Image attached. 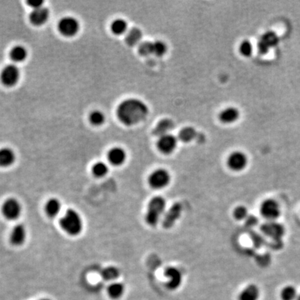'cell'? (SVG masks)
Masks as SVG:
<instances>
[{"mask_svg":"<svg viewBox=\"0 0 300 300\" xmlns=\"http://www.w3.org/2000/svg\"><path fill=\"white\" fill-rule=\"evenodd\" d=\"M3 215L6 219L15 220L21 216L22 214V205L18 199L9 198L6 199L2 205Z\"/></svg>","mask_w":300,"mask_h":300,"instance_id":"obj_10","label":"cell"},{"mask_svg":"<svg viewBox=\"0 0 300 300\" xmlns=\"http://www.w3.org/2000/svg\"><path fill=\"white\" fill-rule=\"evenodd\" d=\"M20 76L19 68L16 65L10 64L5 66L4 69L1 70L0 80L6 86L11 87L18 83Z\"/></svg>","mask_w":300,"mask_h":300,"instance_id":"obj_9","label":"cell"},{"mask_svg":"<svg viewBox=\"0 0 300 300\" xmlns=\"http://www.w3.org/2000/svg\"><path fill=\"white\" fill-rule=\"evenodd\" d=\"M48 300V299H41V300Z\"/></svg>","mask_w":300,"mask_h":300,"instance_id":"obj_39","label":"cell"},{"mask_svg":"<svg viewBox=\"0 0 300 300\" xmlns=\"http://www.w3.org/2000/svg\"><path fill=\"white\" fill-rule=\"evenodd\" d=\"M16 154L8 147L0 149V167H8L16 162Z\"/></svg>","mask_w":300,"mask_h":300,"instance_id":"obj_18","label":"cell"},{"mask_svg":"<svg viewBox=\"0 0 300 300\" xmlns=\"http://www.w3.org/2000/svg\"><path fill=\"white\" fill-rule=\"evenodd\" d=\"M109 172V167L105 163L98 162L93 166V173L98 177H103Z\"/></svg>","mask_w":300,"mask_h":300,"instance_id":"obj_29","label":"cell"},{"mask_svg":"<svg viewBox=\"0 0 300 300\" xmlns=\"http://www.w3.org/2000/svg\"><path fill=\"white\" fill-rule=\"evenodd\" d=\"M197 132L192 127H186L179 132V139L184 142H189L197 138Z\"/></svg>","mask_w":300,"mask_h":300,"instance_id":"obj_26","label":"cell"},{"mask_svg":"<svg viewBox=\"0 0 300 300\" xmlns=\"http://www.w3.org/2000/svg\"><path fill=\"white\" fill-rule=\"evenodd\" d=\"M279 43V37L276 33L269 31L264 33L259 38L257 43L258 51L261 55H266L271 48Z\"/></svg>","mask_w":300,"mask_h":300,"instance_id":"obj_8","label":"cell"},{"mask_svg":"<svg viewBox=\"0 0 300 300\" xmlns=\"http://www.w3.org/2000/svg\"><path fill=\"white\" fill-rule=\"evenodd\" d=\"M125 291V286L120 282L112 283L107 288L109 296L113 300H118L121 298L123 296Z\"/></svg>","mask_w":300,"mask_h":300,"instance_id":"obj_24","label":"cell"},{"mask_svg":"<svg viewBox=\"0 0 300 300\" xmlns=\"http://www.w3.org/2000/svg\"><path fill=\"white\" fill-rule=\"evenodd\" d=\"M182 211V207L180 204H177L171 208L170 211H168V214H167L164 220V224L165 227H170L174 223H175L176 219L179 218V216Z\"/></svg>","mask_w":300,"mask_h":300,"instance_id":"obj_23","label":"cell"},{"mask_svg":"<svg viewBox=\"0 0 300 300\" xmlns=\"http://www.w3.org/2000/svg\"><path fill=\"white\" fill-rule=\"evenodd\" d=\"M259 294V288L256 285L249 284L240 293L239 300H258Z\"/></svg>","mask_w":300,"mask_h":300,"instance_id":"obj_21","label":"cell"},{"mask_svg":"<svg viewBox=\"0 0 300 300\" xmlns=\"http://www.w3.org/2000/svg\"><path fill=\"white\" fill-rule=\"evenodd\" d=\"M233 215H234V218L237 220L247 219L248 217L247 209L245 206H239L234 209Z\"/></svg>","mask_w":300,"mask_h":300,"instance_id":"obj_35","label":"cell"},{"mask_svg":"<svg viewBox=\"0 0 300 300\" xmlns=\"http://www.w3.org/2000/svg\"><path fill=\"white\" fill-rule=\"evenodd\" d=\"M254 51L252 43L248 40H244L241 42L239 46V52L241 55L245 57H249Z\"/></svg>","mask_w":300,"mask_h":300,"instance_id":"obj_31","label":"cell"},{"mask_svg":"<svg viewBox=\"0 0 300 300\" xmlns=\"http://www.w3.org/2000/svg\"><path fill=\"white\" fill-rule=\"evenodd\" d=\"M27 239V229L23 224H17L13 227L10 235V241L15 246L24 244Z\"/></svg>","mask_w":300,"mask_h":300,"instance_id":"obj_15","label":"cell"},{"mask_svg":"<svg viewBox=\"0 0 300 300\" xmlns=\"http://www.w3.org/2000/svg\"><path fill=\"white\" fill-rule=\"evenodd\" d=\"M110 30L112 32L117 36L125 34L128 31V25L125 20L118 18L113 21L110 25Z\"/></svg>","mask_w":300,"mask_h":300,"instance_id":"obj_25","label":"cell"},{"mask_svg":"<svg viewBox=\"0 0 300 300\" xmlns=\"http://www.w3.org/2000/svg\"><path fill=\"white\" fill-rule=\"evenodd\" d=\"M27 3L28 6H31L33 9H36V8H38L43 6V1H41V0H29V1H27Z\"/></svg>","mask_w":300,"mask_h":300,"instance_id":"obj_36","label":"cell"},{"mask_svg":"<svg viewBox=\"0 0 300 300\" xmlns=\"http://www.w3.org/2000/svg\"><path fill=\"white\" fill-rule=\"evenodd\" d=\"M247 222H249V224H250V225H252V224H255V222L256 223H257V219H256V218L254 217H247Z\"/></svg>","mask_w":300,"mask_h":300,"instance_id":"obj_37","label":"cell"},{"mask_svg":"<svg viewBox=\"0 0 300 300\" xmlns=\"http://www.w3.org/2000/svg\"><path fill=\"white\" fill-rule=\"evenodd\" d=\"M165 277L167 279V288L171 291L177 289L182 284V273L177 268L170 266L165 269L164 272Z\"/></svg>","mask_w":300,"mask_h":300,"instance_id":"obj_13","label":"cell"},{"mask_svg":"<svg viewBox=\"0 0 300 300\" xmlns=\"http://www.w3.org/2000/svg\"><path fill=\"white\" fill-rule=\"evenodd\" d=\"M260 214L268 221H275L281 214L279 203L273 199H265L260 206Z\"/></svg>","mask_w":300,"mask_h":300,"instance_id":"obj_5","label":"cell"},{"mask_svg":"<svg viewBox=\"0 0 300 300\" xmlns=\"http://www.w3.org/2000/svg\"><path fill=\"white\" fill-rule=\"evenodd\" d=\"M120 274L118 268L114 267V266H109V267L104 268L101 272L102 278L106 281H114L118 279Z\"/></svg>","mask_w":300,"mask_h":300,"instance_id":"obj_28","label":"cell"},{"mask_svg":"<svg viewBox=\"0 0 300 300\" xmlns=\"http://www.w3.org/2000/svg\"><path fill=\"white\" fill-rule=\"evenodd\" d=\"M61 203L58 199L52 198L46 203L45 211L49 217L55 218L61 212Z\"/></svg>","mask_w":300,"mask_h":300,"instance_id":"obj_22","label":"cell"},{"mask_svg":"<svg viewBox=\"0 0 300 300\" xmlns=\"http://www.w3.org/2000/svg\"><path fill=\"white\" fill-rule=\"evenodd\" d=\"M90 122L95 126H100L105 123L106 118L105 114L101 110H94L90 113Z\"/></svg>","mask_w":300,"mask_h":300,"instance_id":"obj_33","label":"cell"},{"mask_svg":"<svg viewBox=\"0 0 300 300\" xmlns=\"http://www.w3.org/2000/svg\"><path fill=\"white\" fill-rule=\"evenodd\" d=\"M240 118V111L236 107H227L220 112L219 119L222 123L232 124Z\"/></svg>","mask_w":300,"mask_h":300,"instance_id":"obj_17","label":"cell"},{"mask_svg":"<svg viewBox=\"0 0 300 300\" xmlns=\"http://www.w3.org/2000/svg\"><path fill=\"white\" fill-rule=\"evenodd\" d=\"M175 128V123L168 118L163 119L157 124L154 128V134L158 136H162L165 134H170L171 131Z\"/></svg>","mask_w":300,"mask_h":300,"instance_id":"obj_19","label":"cell"},{"mask_svg":"<svg viewBox=\"0 0 300 300\" xmlns=\"http://www.w3.org/2000/svg\"><path fill=\"white\" fill-rule=\"evenodd\" d=\"M49 11L44 6L33 9L30 13L29 19L31 23L36 26L44 25L49 18Z\"/></svg>","mask_w":300,"mask_h":300,"instance_id":"obj_16","label":"cell"},{"mask_svg":"<svg viewBox=\"0 0 300 300\" xmlns=\"http://www.w3.org/2000/svg\"><path fill=\"white\" fill-rule=\"evenodd\" d=\"M296 300H300V296H298V298H297Z\"/></svg>","mask_w":300,"mask_h":300,"instance_id":"obj_38","label":"cell"},{"mask_svg":"<svg viewBox=\"0 0 300 300\" xmlns=\"http://www.w3.org/2000/svg\"><path fill=\"white\" fill-rule=\"evenodd\" d=\"M166 209V201L162 196L152 197L147 204L145 222L151 227H155L159 224L161 218Z\"/></svg>","mask_w":300,"mask_h":300,"instance_id":"obj_3","label":"cell"},{"mask_svg":"<svg viewBox=\"0 0 300 300\" xmlns=\"http://www.w3.org/2000/svg\"><path fill=\"white\" fill-rule=\"evenodd\" d=\"M58 28L63 36H75L80 30V23L73 17H65L58 23Z\"/></svg>","mask_w":300,"mask_h":300,"instance_id":"obj_7","label":"cell"},{"mask_svg":"<svg viewBox=\"0 0 300 300\" xmlns=\"http://www.w3.org/2000/svg\"><path fill=\"white\" fill-rule=\"evenodd\" d=\"M116 114L122 124L133 126L145 120L148 115L149 109L146 104L138 99H127L118 105Z\"/></svg>","mask_w":300,"mask_h":300,"instance_id":"obj_1","label":"cell"},{"mask_svg":"<svg viewBox=\"0 0 300 300\" xmlns=\"http://www.w3.org/2000/svg\"><path fill=\"white\" fill-rule=\"evenodd\" d=\"M171 175L165 168H157L149 175L147 183L154 190H162L170 184Z\"/></svg>","mask_w":300,"mask_h":300,"instance_id":"obj_4","label":"cell"},{"mask_svg":"<svg viewBox=\"0 0 300 300\" xmlns=\"http://www.w3.org/2000/svg\"><path fill=\"white\" fill-rule=\"evenodd\" d=\"M10 57L13 61L17 62V63L23 62L27 57V51L24 47L18 45L11 50Z\"/></svg>","mask_w":300,"mask_h":300,"instance_id":"obj_27","label":"cell"},{"mask_svg":"<svg viewBox=\"0 0 300 300\" xmlns=\"http://www.w3.org/2000/svg\"><path fill=\"white\" fill-rule=\"evenodd\" d=\"M281 297L282 300H296L298 298V293H297L296 288L292 286H286L281 291Z\"/></svg>","mask_w":300,"mask_h":300,"instance_id":"obj_30","label":"cell"},{"mask_svg":"<svg viewBox=\"0 0 300 300\" xmlns=\"http://www.w3.org/2000/svg\"><path fill=\"white\" fill-rule=\"evenodd\" d=\"M138 53L141 56H147L153 55V42H142L138 45Z\"/></svg>","mask_w":300,"mask_h":300,"instance_id":"obj_32","label":"cell"},{"mask_svg":"<svg viewBox=\"0 0 300 300\" xmlns=\"http://www.w3.org/2000/svg\"><path fill=\"white\" fill-rule=\"evenodd\" d=\"M60 225L68 235L78 236L83 230V219L77 211L73 209H68L60 219Z\"/></svg>","mask_w":300,"mask_h":300,"instance_id":"obj_2","label":"cell"},{"mask_svg":"<svg viewBox=\"0 0 300 300\" xmlns=\"http://www.w3.org/2000/svg\"><path fill=\"white\" fill-rule=\"evenodd\" d=\"M247 155L241 151H235L229 154L227 159V167L234 172H241L247 167Z\"/></svg>","mask_w":300,"mask_h":300,"instance_id":"obj_6","label":"cell"},{"mask_svg":"<svg viewBox=\"0 0 300 300\" xmlns=\"http://www.w3.org/2000/svg\"><path fill=\"white\" fill-rule=\"evenodd\" d=\"M157 146L161 153L166 155L172 154L177 148V138L172 134H165L159 137Z\"/></svg>","mask_w":300,"mask_h":300,"instance_id":"obj_12","label":"cell"},{"mask_svg":"<svg viewBox=\"0 0 300 300\" xmlns=\"http://www.w3.org/2000/svg\"><path fill=\"white\" fill-rule=\"evenodd\" d=\"M142 38L141 30L139 28L133 27L126 33L125 42L129 46L134 47L140 44Z\"/></svg>","mask_w":300,"mask_h":300,"instance_id":"obj_20","label":"cell"},{"mask_svg":"<svg viewBox=\"0 0 300 300\" xmlns=\"http://www.w3.org/2000/svg\"><path fill=\"white\" fill-rule=\"evenodd\" d=\"M167 47L164 42L156 41L153 42V55L158 57H162L166 54Z\"/></svg>","mask_w":300,"mask_h":300,"instance_id":"obj_34","label":"cell"},{"mask_svg":"<svg viewBox=\"0 0 300 300\" xmlns=\"http://www.w3.org/2000/svg\"><path fill=\"white\" fill-rule=\"evenodd\" d=\"M261 231L268 237L276 241L282 239L285 234L284 226L276 221H267L261 226Z\"/></svg>","mask_w":300,"mask_h":300,"instance_id":"obj_11","label":"cell"},{"mask_svg":"<svg viewBox=\"0 0 300 300\" xmlns=\"http://www.w3.org/2000/svg\"><path fill=\"white\" fill-rule=\"evenodd\" d=\"M108 160L112 165L115 166H120L123 165L127 160V153L122 147H113L109 152Z\"/></svg>","mask_w":300,"mask_h":300,"instance_id":"obj_14","label":"cell"}]
</instances>
